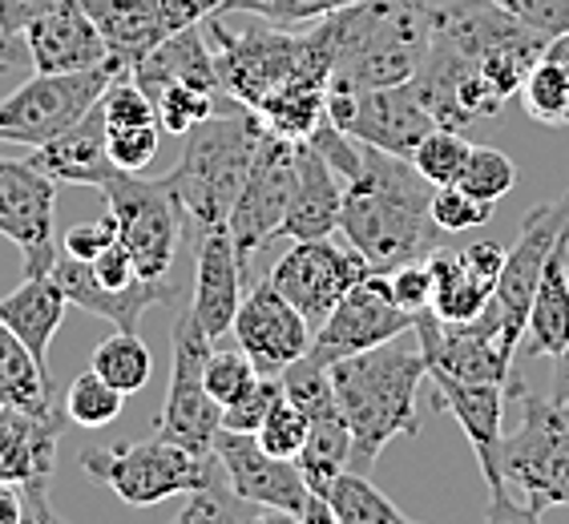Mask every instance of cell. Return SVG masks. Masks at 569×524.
<instances>
[{"label":"cell","mask_w":569,"mask_h":524,"mask_svg":"<svg viewBox=\"0 0 569 524\" xmlns=\"http://www.w3.org/2000/svg\"><path fill=\"white\" fill-rule=\"evenodd\" d=\"M432 194L437 187L412 165V158L360 142V174L343 190V239L380 274L428 259L445 234L432 219Z\"/></svg>","instance_id":"1"},{"label":"cell","mask_w":569,"mask_h":524,"mask_svg":"<svg viewBox=\"0 0 569 524\" xmlns=\"http://www.w3.org/2000/svg\"><path fill=\"white\" fill-rule=\"evenodd\" d=\"M328 380L351 432V468L356 472H372L380 452L396 436L412 440L420 432L417 395L428 380V363L417 331L412 339L396 335L380 347L336 360L328 367Z\"/></svg>","instance_id":"2"},{"label":"cell","mask_w":569,"mask_h":524,"mask_svg":"<svg viewBox=\"0 0 569 524\" xmlns=\"http://www.w3.org/2000/svg\"><path fill=\"white\" fill-rule=\"evenodd\" d=\"M214 49L222 93L259 113L274 93H283L296 81H331V49L328 21L299 29H279L263 17H247L242 24H230L227 12H214L202 21Z\"/></svg>","instance_id":"3"},{"label":"cell","mask_w":569,"mask_h":524,"mask_svg":"<svg viewBox=\"0 0 569 524\" xmlns=\"http://www.w3.org/2000/svg\"><path fill=\"white\" fill-rule=\"evenodd\" d=\"M323 21L336 49L328 85H405L432 44V4L425 0H351Z\"/></svg>","instance_id":"4"},{"label":"cell","mask_w":569,"mask_h":524,"mask_svg":"<svg viewBox=\"0 0 569 524\" xmlns=\"http://www.w3.org/2000/svg\"><path fill=\"white\" fill-rule=\"evenodd\" d=\"M263 133L267 125L247 105L214 113L187 133L182 158L166 174V182H170L178 206L187 214V230L194 234V242L207 230L227 226L230 206H234V198L247 182V170H251Z\"/></svg>","instance_id":"5"},{"label":"cell","mask_w":569,"mask_h":524,"mask_svg":"<svg viewBox=\"0 0 569 524\" xmlns=\"http://www.w3.org/2000/svg\"><path fill=\"white\" fill-rule=\"evenodd\" d=\"M521 400V427L501 440V484L509 504L529 521L569 504V404L533 395L521 380H509Z\"/></svg>","instance_id":"6"},{"label":"cell","mask_w":569,"mask_h":524,"mask_svg":"<svg viewBox=\"0 0 569 524\" xmlns=\"http://www.w3.org/2000/svg\"><path fill=\"white\" fill-rule=\"evenodd\" d=\"M81 468L110 492H118V501L133 504V508H150L170 496H190V492L210 488L222 481L219 456H198L187 452L182 444L153 436L142 444H110V449H86L81 452Z\"/></svg>","instance_id":"7"},{"label":"cell","mask_w":569,"mask_h":524,"mask_svg":"<svg viewBox=\"0 0 569 524\" xmlns=\"http://www.w3.org/2000/svg\"><path fill=\"white\" fill-rule=\"evenodd\" d=\"M130 73L121 61H106L77 73H33L17 93L0 101V145H37L53 142L73 121L86 118L113 77Z\"/></svg>","instance_id":"8"},{"label":"cell","mask_w":569,"mask_h":524,"mask_svg":"<svg viewBox=\"0 0 569 524\" xmlns=\"http://www.w3.org/2000/svg\"><path fill=\"white\" fill-rule=\"evenodd\" d=\"M566 226H569V194H561L553 202H546V206L529 210L521 230H517L513 246H505L501 279H497L493 295H489V303H485V311L477 319L493 331L497 343L509 355H517L521 339H526L537 279H541V266H546L549 251H553V242H558V234Z\"/></svg>","instance_id":"9"},{"label":"cell","mask_w":569,"mask_h":524,"mask_svg":"<svg viewBox=\"0 0 569 524\" xmlns=\"http://www.w3.org/2000/svg\"><path fill=\"white\" fill-rule=\"evenodd\" d=\"M214 339L198 328L194 311H178L174 331H170V387L158 415V436L170 444H182L187 452L210 456L214 440L222 432V404L207 392V355Z\"/></svg>","instance_id":"10"},{"label":"cell","mask_w":569,"mask_h":524,"mask_svg":"<svg viewBox=\"0 0 569 524\" xmlns=\"http://www.w3.org/2000/svg\"><path fill=\"white\" fill-rule=\"evenodd\" d=\"M110 214L118 222L121 246L133 254L142 279H170L174 254L187 230V214L178 206L174 190L166 178L142 174H113L101 187Z\"/></svg>","instance_id":"11"},{"label":"cell","mask_w":569,"mask_h":524,"mask_svg":"<svg viewBox=\"0 0 569 524\" xmlns=\"http://www.w3.org/2000/svg\"><path fill=\"white\" fill-rule=\"evenodd\" d=\"M214 456H219L222 472H227L230 488L239 492L242 501L259 504L267 513L296 524L331 521L328 501L307 488L296 460L271 456L254 432H230V427H222L219 440H214Z\"/></svg>","instance_id":"12"},{"label":"cell","mask_w":569,"mask_h":524,"mask_svg":"<svg viewBox=\"0 0 569 524\" xmlns=\"http://www.w3.org/2000/svg\"><path fill=\"white\" fill-rule=\"evenodd\" d=\"M296 162H299V142L283 138V133H263V142L254 150V162L247 170L234 206H230L227 230L234 246H239L242 262L251 266V259L263 251L267 242L279 239L287 210H291V194H296Z\"/></svg>","instance_id":"13"},{"label":"cell","mask_w":569,"mask_h":524,"mask_svg":"<svg viewBox=\"0 0 569 524\" xmlns=\"http://www.w3.org/2000/svg\"><path fill=\"white\" fill-rule=\"evenodd\" d=\"M66 404L53 412H24L0 404V484H17L24 496V521L53 524L49 481L57 468V444L66 432Z\"/></svg>","instance_id":"14"},{"label":"cell","mask_w":569,"mask_h":524,"mask_svg":"<svg viewBox=\"0 0 569 524\" xmlns=\"http://www.w3.org/2000/svg\"><path fill=\"white\" fill-rule=\"evenodd\" d=\"M328 118L351 133L356 142L388 150L396 158H412L428 130H437L432 113L420 105L412 85H380V89H351L328 85Z\"/></svg>","instance_id":"15"},{"label":"cell","mask_w":569,"mask_h":524,"mask_svg":"<svg viewBox=\"0 0 569 524\" xmlns=\"http://www.w3.org/2000/svg\"><path fill=\"white\" fill-rule=\"evenodd\" d=\"M368 271L372 266L363 262L356 246H340L331 239H303L274 262L267 279L311 323V331H319V323L331 315V306L340 303Z\"/></svg>","instance_id":"16"},{"label":"cell","mask_w":569,"mask_h":524,"mask_svg":"<svg viewBox=\"0 0 569 524\" xmlns=\"http://www.w3.org/2000/svg\"><path fill=\"white\" fill-rule=\"evenodd\" d=\"M408 331H412V315L392 299L388 274L368 271L340 303L331 306V315L319 323L307 355L316 363H323V367H331L336 360H348V355H360L368 347H380V343H388L396 335H408Z\"/></svg>","instance_id":"17"},{"label":"cell","mask_w":569,"mask_h":524,"mask_svg":"<svg viewBox=\"0 0 569 524\" xmlns=\"http://www.w3.org/2000/svg\"><path fill=\"white\" fill-rule=\"evenodd\" d=\"M57 182L29 158L0 153V234L21 251L24 274H53Z\"/></svg>","instance_id":"18"},{"label":"cell","mask_w":569,"mask_h":524,"mask_svg":"<svg viewBox=\"0 0 569 524\" xmlns=\"http://www.w3.org/2000/svg\"><path fill=\"white\" fill-rule=\"evenodd\" d=\"M437 383V407L452 415L460 432L469 436L472 452L481 460L485 484H489V521H529L517 504H509L501 484V440H505V395L509 383H472V380H452V375H428Z\"/></svg>","instance_id":"19"},{"label":"cell","mask_w":569,"mask_h":524,"mask_svg":"<svg viewBox=\"0 0 569 524\" xmlns=\"http://www.w3.org/2000/svg\"><path fill=\"white\" fill-rule=\"evenodd\" d=\"M227 0H86L113 61L133 69L150 49L222 12Z\"/></svg>","instance_id":"20"},{"label":"cell","mask_w":569,"mask_h":524,"mask_svg":"<svg viewBox=\"0 0 569 524\" xmlns=\"http://www.w3.org/2000/svg\"><path fill=\"white\" fill-rule=\"evenodd\" d=\"M230 335L239 339V347L259 367V375H283L291 363L303 360L307 351H311L316 331H311V323L299 315L296 306L279 295V286L271 279H259L242 295Z\"/></svg>","instance_id":"21"},{"label":"cell","mask_w":569,"mask_h":524,"mask_svg":"<svg viewBox=\"0 0 569 524\" xmlns=\"http://www.w3.org/2000/svg\"><path fill=\"white\" fill-rule=\"evenodd\" d=\"M412 331H417V343L425 351L428 375H452V380L472 383H509L513 355L497 343V335L485 328L481 319L449 323V319H437L432 311H420L412 319Z\"/></svg>","instance_id":"22"},{"label":"cell","mask_w":569,"mask_h":524,"mask_svg":"<svg viewBox=\"0 0 569 524\" xmlns=\"http://www.w3.org/2000/svg\"><path fill=\"white\" fill-rule=\"evenodd\" d=\"M21 37L29 44V61L37 73H77V69L113 61L86 0H53Z\"/></svg>","instance_id":"23"},{"label":"cell","mask_w":569,"mask_h":524,"mask_svg":"<svg viewBox=\"0 0 569 524\" xmlns=\"http://www.w3.org/2000/svg\"><path fill=\"white\" fill-rule=\"evenodd\" d=\"M242 279H247V262H242L239 246L230 239V230H207L194 242V299H190V311H194L198 328L207 331L214 343L234 328V315H239L242 303Z\"/></svg>","instance_id":"24"},{"label":"cell","mask_w":569,"mask_h":524,"mask_svg":"<svg viewBox=\"0 0 569 524\" xmlns=\"http://www.w3.org/2000/svg\"><path fill=\"white\" fill-rule=\"evenodd\" d=\"M53 279L61 283L69 303L89 311V315L110 319L113 328H121V331H138V323H142V315L150 306L174 303L178 299L174 279H138V283L126 286V291H106V286L93 279L89 262L69 259V254H57Z\"/></svg>","instance_id":"25"},{"label":"cell","mask_w":569,"mask_h":524,"mask_svg":"<svg viewBox=\"0 0 569 524\" xmlns=\"http://www.w3.org/2000/svg\"><path fill=\"white\" fill-rule=\"evenodd\" d=\"M29 162L49 174L57 187H93L101 190L113 174H121L110 158V142H106V113L98 105L86 113L81 121H73L66 133H57L53 142L37 145L29 153Z\"/></svg>","instance_id":"26"},{"label":"cell","mask_w":569,"mask_h":524,"mask_svg":"<svg viewBox=\"0 0 569 524\" xmlns=\"http://www.w3.org/2000/svg\"><path fill=\"white\" fill-rule=\"evenodd\" d=\"M343 182L331 162L316 150L311 142H299V162H296V194H291V210L283 219V239L303 242V239H331L340 230L343 214Z\"/></svg>","instance_id":"27"},{"label":"cell","mask_w":569,"mask_h":524,"mask_svg":"<svg viewBox=\"0 0 569 524\" xmlns=\"http://www.w3.org/2000/svg\"><path fill=\"white\" fill-rule=\"evenodd\" d=\"M130 77L146 89V98H153L158 89L174 85V81L222 93L214 49H210V37L202 24H190V29H182V33H174L170 41L158 44V49H150V53L130 69Z\"/></svg>","instance_id":"28"},{"label":"cell","mask_w":569,"mask_h":524,"mask_svg":"<svg viewBox=\"0 0 569 524\" xmlns=\"http://www.w3.org/2000/svg\"><path fill=\"white\" fill-rule=\"evenodd\" d=\"M69 299L53 274H24V283L0 299V323L17 331V339L33 351L41 367H49V343L61 331Z\"/></svg>","instance_id":"29"},{"label":"cell","mask_w":569,"mask_h":524,"mask_svg":"<svg viewBox=\"0 0 569 524\" xmlns=\"http://www.w3.org/2000/svg\"><path fill=\"white\" fill-rule=\"evenodd\" d=\"M569 343V226L558 234L553 251H549L541 279H537V295L529 306L526 323V351L529 355H561Z\"/></svg>","instance_id":"30"},{"label":"cell","mask_w":569,"mask_h":524,"mask_svg":"<svg viewBox=\"0 0 569 524\" xmlns=\"http://www.w3.org/2000/svg\"><path fill=\"white\" fill-rule=\"evenodd\" d=\"M0 404L24 407V412H53V375L37 363V355L24 347L9 323H0Z\"/></svg>","instance_id":"31"},{"label":"cell","mask_w":569,"mask_h":524,"mask_svg":"<svg viewBox=\"0 0 569 524\" xmlns=\"http://www.w3.org/2000/svg\"><path fill=\"white\" fill-rule=\"evenodd\" d=\"M428 266H432V315L449 319V323H469L485 311L489 303V286L477 283L469 274V266L460 262V251H432L428 254Z\"/></svg>","instance_id":"32"},{"label":"cell","mask_w":569,"mask_h":524,"mask_svg":"<svg viewBox=\"0 0 569 524\" xmlns=\"http://www.w3.org/2000/svg\"><path fill=\"white\" fill-rule=\"evenodd\" d=\"M323 501H328V508H331V521H340V524H408V516L368 481V472L343 468L340 476L328 484Z\"/></svg>","instance_id":"33"},{"label":"cell","mask_w":569,"mask_h":524,"mask_svg":"<svg viewBox=\"0 0 569 524\" xmlns=\"http://www.w3.org/2000/svg\"><path fill=\"white\" fill-rule=\"evenodd\" d=\"M89 367L101 375L106 383H113L118 392L133 395L142 392L146 383H150L153 375V355L150 347L142 343V335L138 331H113V335H106L93 347V360H89Z\"/></svg>","instance_id":"34"},{"label":"cell","mask_w":569,"mask_h":524,"mask_svg":"<svg viewBox=\"0 0 569 524\" xmlns=\"http://www.w3.org/2000/svg\"><path fill=\"white\" fill-rule=\"evenodd\" d=\"M150 101H153V113H158L162 133H174V138H187L198 121L214 118V113L239 110V101L230 98V93H210V89L182 85V81L162 85Z\"/></svg>","instance_id":"35"},{"label":"cell","mask_w":569,"mask_h":524,"mask_svg":"<svg viewBox=\"0 0 569 524\" xmlns=\"http://www.w3.org/2000/svg\"><path fill=\"white\" fill-rule=\"evenodd\" d=\"M457 187L465 194H472L477 202H501L509 190L517 187V162L509 153L493 150V145H472L469 158H465V170H460Z\"/></svg>","instance_id":"36"},{"label":"cell","mask_w":569,"mask_h":524,"mask_svg":"<svg viewBox=\"0 0 569 524\" xmlns=\"http://www.w3.org/2000/svg\"><path fill=\"white\" fill-rule=\"evenodd\" d=\"M61 404H66L69 424L106 427V424H113V420L121 415V407H126V392H118L113 383H106L93 367H89L86 375H77Z\"/></svg>","instance_id":"37"},{"label":"cell","mask_w":569,"mask_h":524,"mask_svg":"<svg viewBox=\"0 0 569 524\" xmlns=\"http://www.w3.org/2000/svg\"><path fill=\"white\" fill-rule=\"evenodd\" d=\"M521 101L529 118L541 125H569V77L558 66H549L546 57L521 81Z\"/></svg>","instance_id":"38"},{"label":"cell","mask_w":569,"mask_h":524,"mask_svg":"<svg viewBox=\"0 0 569 524\" xmlns=\"http://www.w3.org/2000/svg\"><path fill=\"white\" fill-rule=\"evenodd\" d=\"M472 145L460 138V130H449V125H437L420 138V145L412 150V165L420 174L432 182V187H452L465 170V158H469Z\"/></svg>","instance_id":"39"},{"label":"cell","mask_w":569,"mask_h":524,"mask_svg":"<svg viewBox=\"0 0 569 524\" xmlns=\"http://www.w3.org/2000/svg\"><path fill=\"white\" fill-rule=\"evenodd\" d=\"M351 0H227L222 12H242V17H263L279 29H307L331 12L348 9Z\"/></svg>","instance_id":"40"},{"label":"cell","mask_w":569,"mask_h":524,"mask_svg":"<svg viewBox=\"0 0 569 524\" xmlns=\"http://www.w3.org/2000/svg\"><path fill=\"white\" fill-rule=\"evenodd\" d=\"M207 392L219 400L222 407L234 404V400H242V395L251 392L254 380H259V367H254L251 360H247V351H219L210 347L207 355Z\"/></svg>","instance_id":"41"},{"label":"cell","mask_w":569,"mask_h":524,"mask_svg":"<svg viewBox=\"0 0 569 524\" xmlns=\"http://www.w3.org/2000/svg\"><path fill=\"white\" fill-rule=\"evenodd\" d=\"M106 142H110V158L121 174H142L150 170V162L158 158L162 145V125L158 121H142V125H106Z\"/></svg>","instance_id":"42"},{"label":"cell","mask_w":569,"mask_h":524,"mask_svg":"<svg viewBox=\"0 0 569 524\" xmlns=\"http://www.w3.org/2000/svg\"><path fill=\"white\" fill-rule=\"evenodd\" d=\"M259 444H263L271 456H283V460H296L307 444V415L303 407L283 392V400L271 407V415L263 420V427L254 432Z\"/></svg>","instance_id":"43"},{"label":"cell","mask_w":569,"mask_h":524,"mask_svg":"<svg viewBox=\"0 0 569 524\" xmlns=\"http://www.w3.org/2000/svg\"><path fill=\"white\" fill-rule=\"evenodd\" d=\"M432 219L445 234H465V230H477L493 219V202H477L452 182V187H437L432 194Z\"/></svg>","instance_id":"44"},{"label":"cell","mask_w":569,"mask_h":524,"mask_svg":"<svg viewBox=\"0 0 569 524\" xmlns=\"http://www.w3.org/2000/svg\"><path fill=\"white\" fill-rule=\"evenodd\" d=\"M279 400H283V375H259L251 392L222 407V427H230V432H259Z\"/></svg>","instance_id":"45"},{"label":"cell","mask_w":569,"mask_h":524,"mask_svg":"<svg viewBox=\"0 0 569 524\" xmlns=\"http://www.w3.org/2000/svg\"><path fill=\"white\" fill-rule=\"evenodd\" d=\"M388 286H392L396 303L405 306L412 319L432 306V266H428V259H412L405 266H396L388 274Z\"/></svg>","instance_id":"46"},{"label":"cell","mask_w":569,"mask_h":524,"mask_svg":"<svg viewBox=\"0 0 569 524\" xmlns=\"http://www.w3.org/2000/svg\"><path fill=\"white\" fill-rule=\"evenodd\" d=\"M113 242H118V222H113V214H101L98 222H77V226H69L61 234V254L93 262Z\"/></svg>","instance_id":"47"},{"label":"cell","mask_w":569,"mask_h":524,"mask_svg":"<svg viewBox=\"0 0 569 524\" xmlns=\"http://www.w3.org/2000/svg\"><path fill=\"white\" fill-rule=\"evenodd\" d=\"M517 21H526L541 37L569 33V0H497Z\"/></svg>","instance_id":"48"},{"label":"cell","mask_w":569,"mask_h":524,"mask_svg":"<svg viewBox=\"0 0 569 524\" xmlns=\"http://www.w3.org/2000/svg\"><path fill=\"white\" fill-rule=\"evenodd\" d=\"M89 271H93V279H98L106 291H126V286H133L138 279H142V274H138V262H133V254L126 251V246H121V239L89 262Z\"/></svg>","instance_id":"49"},{"label":"cell","mask_w":569,"mask_h":524,"mask_svg":"<svg viewBox=\"0 0 569 524\" xmlns=\"http://www.w3.org/2000/svg\"><path fill=\"white\" fill-rule=\"evenodd\" d=\"M460 262L469 266V274L477 279V283H485L489 291H493L497 279H501V266H505V246L493 239H481L460 251Z\"/></svg>","instance_id":"50"},{"label":"cell","mask_w":569,"mask_h":524,"mask_svg":"<svg viewBox=\"0 0 569 524\" xmlns=\"http://www.w3.org/2000/svg\"><path fill=\"white\" fill-rule=\"evenodd\" d=\"M49 4H53V0H0V29L24 33Z\"/></svg>","instance_id":"51"},{"label":"cell","mask_w":569,"mask_h":524,"mask_svg":"<svg viewBox=\"0 0 569 524\" xmlns=\"http://www.w3.org/2000/svg\"><path fill=\"white\" fill-rule=\"evenodd\" d=\"M0 66H33L29 61V44H24L21 33L0 29Z\"/></svg>","instance_id":"52"},{"label":"cell","mask_w":569,"mask_h":524,"mask_svg":"<svg viewBox=\"0 0 569 524\" xmlns=\"http://www.w3.org/2000/svg\"><path fill=\"white\" fill-rule=\"evenodd\" d=\"M24 521V496L17 484H0V524H21Z\"/></svg>","instance_id":"53"},{"label":"cell","mask_w":569,"mask_h":524,"mask_svg":"<svg viewBox=\"0 0 569 524\" xmlns=\"http://www.w3.org/2000/svg\"><path fill=\"white\" fill-rule=\"evenodd\" d=\"M549 400L569 404V343L561 347V355H553V380H549Z\"/></svg>","instance_id":"54"},{"label":"cell","mask_w":569,"mask_h":524,"mask_svg":"<svg viewBox=\"0 0 569 524\" xmlns=\"http://www.w3.org/2000/svg\"><path fill=\"white\" fill-rule=\"evenodd\" d=\"M541 57H546L549 66H558L561 73L569 77V33L549 37V41H546V49H541Z\"/></svg>","instance_id":"55"}]
</instances>
